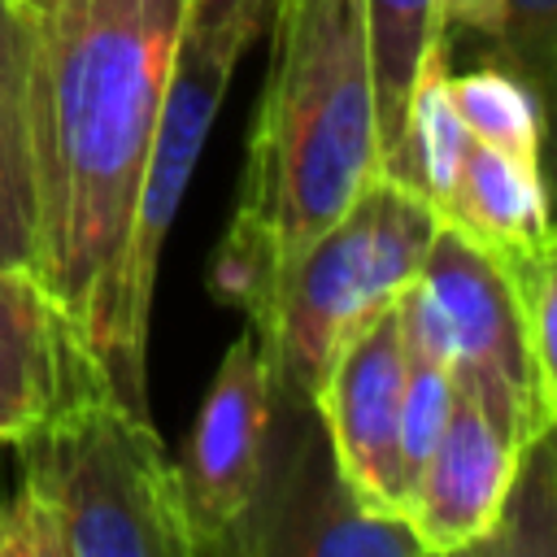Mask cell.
Returning <instances> with one entry per match:
<instances>
[{"label": "cell", "instance_id": "cell-1", "mask_svg": "<svg viewBox=\"0 0 557 557\" xmlns=\"http://www.w3.org/2000/svg\"><path fill=\"white\" fill-rule=\"evenodd\" d=\"M35 274L113 400L148 413V361L122 331L135 196L187 26V0H26Z\"/></svg>", "mask_w": 557, "mask_h": 557}, {"label": "cell", "instance_id": "cell-2", "mask_svg": "<svg viewBox=\"0 0 557 557\" xmlns=\"http://www.w3.org/2000/svg\"><path fill=\"white\" fill-rule=\"evenodd\" d=\"M239 205L213 261L218 296L252 318L287 257L379 174L366 0H274Z\"/></svg>", "mask_w": 557, "mask_h": 557}, {"label": "cell", "instance_id": "cell-3", "mask_svg": "<svg viewBox=\"0 0 557 557\" xmlns=\"http://www.w3.org/2000/svg\"><path fill=\"white\" fill-rule=\"evenodd\" d=\"M13 444L4 557H191L178 474L148 413L91 392Z\"/></svg>", "mask_w": 557, "mask_h": 557}, {"label": "cell", "instance_id": "cell-4", "mask_svg": "<svg viewBox=\"0 0 557 557\" xmlns=\"http://www.w3.org/2000/svg\"><path fill=\"white\" fill-rule=\"evenodd\" d=\"M435 222L426 196L379 170L326 231L283 261L265 305L248 318L274 400L313 405L339 344L413 278Z\"/></svg>", "mask_w": 557, "mask_h": 557}, {"label": "cell", "instance_id": "cell-5", "mask_svg": "<svg viewBox=\"0 0 557 557\" xmlns=\"http://www.w3.org/2000/svg\"><path fill=\"white\" fill-rule=\"evenodd\" d=\"M405 348L448 366L457 392L474 400L518 448L553 431L557 396L540 387L500 261L461 235L453 222H435V235L396 292Z\"/></svg>", "mask_w": 557, "mask_h": 557}, {"label": "cell", "instance_id": "cell-6", "mask_svg": "<svg viewBox=\"0 0 557 557\" xmlns=\"http://www.w3.org/2000/svg\"><path fill=\"white\" fill-rule=\"evenodd\" d=\"M274 0H244L218 22H187L170 87L157 113L152 148L144 161L139 196H135V218H131V244L122 261V331L135 357L148 361V318H152V287H157V265L165 235L178 218V205L187 196V183L196 174L200 148L209 139V126L222 109V96L235 78V65L244 48L257 39L265 13Z\"/></svg>", "mask_w": 557, "mask_h": 557}, {"label": "cell", "instance_id": "cell-7", "mask_svg": "<svg viewBox=\"0 0 557 557\" xmlns=\"http://www.w3.org/2000/svg\"><path fill=\"white\" fill-rule=\"evenodd\" d=\"M231 553H370L418 557V540L400 513L366 509L326 448L313 405L274 400L257 492Z\"/></svg>", "mask_w": 557, "mask_h": 557}, {"label": "cell", "instance_id": "cell-8", "mask_svg": "<svg viewBox=\"0 0 557 557\" xmlns=\"http://www.w3.org/2000/svg\"><path fill=\"white\" fill-rule=\"evenodd\" d=\"M270 426V366L257 335L231 339L209 392L200 400L196 426L187 435L178 474V500L191 535V557L231 553L248 500L257 492L261 453Z\"/></svg>", "mask_w": 557, "mask_h": 557}, {"label": "cell", "instance_id": "cell-9", "mask_svg": "<svg viewBox=\"0 0 557 557\" xmlns=\"http://www.w3.org/2000/svg\"><path fill=\"white\" fill-rule=\"evenodd\" d=\"M400 383L405 335L392 300L339 344L313 396L335 470L344 474L352 496L379 513H400Z\"/></svg>", "mask_w": 557, "mask_h": 557}, {"label": "cell", "instance_id": "cell-10", "mask_svg": "<svg viewBox=\"0 0 557 557\" xmlns=\"http://www.w3.org/2000/svg\"><path fill=\"white\" fill-rule=\"evenodd\" d=\"M513 461L518 444L457 392L453 413L400 505L418 548L426 557L474 553V544L496 522Z\"/></svg>", "mask_w": 557, "mask_h": 557}, {"label": "cell", "instance_id": "cell-11", "mask_svg": "<svg viewBox=\"0 0 557 557\" xmlns=\"http://www.w3.org/2000/svg\"><path fill=\"white\" fill-rule=\"evenodd\" d=\"M104 392L78 326L26 265H0V440H22L61 405Z\"/></svg>", "mask_w": 557, "mask_h": 557}, {"label": "cell", "instance_id": "cell-12", "mask_svg": "<svg viewBox=\"0 0 557 557\" xmlns=\"http://www.w3.org/2000/svg\"><path fill=\"white\" fill-rule=\"evenodd\" d=\"M440 218L470 235L479 248H487L496 261L553 248L540 165L518 161L479 139H470L461 174L448 200L440 205Z\"/></svg>", "mask_w": 557, "mask_h": 557}, {"label": "cell", "instance_id": "cell-13", "mask_svg": "<svg viewBox=\"0 0 557 557\" xmlns=\"http://www.w3.org/2000/svg\"><path fill=\"white\" fill-rule=\"evenodd\" d=\"M30 9L26 0H0V265L35 270L39 191L30 144Z\"/></svg>", "mask_w": 557, "mask_h": 557}, {"label": "cell", "instance_id": "cell-14", "mask_svg": "<svg viewBox=\"0 0 557 557\" xmlns=\"http://www.w3.org/2000/svg\"><path fill=\"white\" fill-rule=\"evenodd\" d=\"M466 148H470V131L461 126L453 96H448V44H435L413 74V87L405 100V122H400V144H396L392 161L383 165V174L409 183L440 213V205L448 200V191L461 174Z\"/></svg>", "mask_w": 557, "mask_h": 557}, {"label": "cell", "instance_id": "cell-15", "mask_svg": "<svg viewBox=\"0 0 557 557\" xmlns=\"http://www.w3.org/2000/svg\"><path fill=\"white\" fill-rule=\"evenodd\" d=\"M370 74H374V117H379V170L400 144L405 100L422 57L440 39V0H366Z\"/></svg>", "mask_w": 557, "mask_h": 557}, {"label": "cell", "instance_id": "cell-16", "mask_svg": "<svg viewBox=\"0 0 557 557\" xmlns=\"http://www.w3.org/2000/svg\"><path fill=\"white\" fill-rule=\"evenodd\" d=\"M448 96H453V109H457L461 126L470 131V139L540 165L544 100L535 96V87L527 78H518L509 65H500L492 57L466 74L448 70Z\"/></svg>", "mask_w": 557, "mask_h": 557}, {"label": "cell", "instance_id": "cell-17", "mask_svg": "<svg viewBox=\"0 0 557 557\" xmlns=\"http://www.w3.org/2000/svg\"><path fill=\"white\" fill-rule=\"evenodd\" d=\"M474 553H553V431L518 448L496 522Z\"/></svg>", "mask_w": 557, "mask_h": 557}, {"label": "cell", "instance_id": "cell-18", "mask_svg": "<svg viewBox=\"0 0 557 557\" xmlns=\"http://www.w3.org/2000/svg\"><path fill=\"white\" fill-rule=\"evenodd\" d=\"M457 400V383L448 366L405 348V383H400V422H396V453H400V505L413 487L426 453L435 448L448 413Z\"/></svg>", "mask_w": 557, "mask_h": 557}, {"label": "cell", "instance_id": "cell-19", "mask_svg": "<svg viewBox=\"0 0 557 557\" xmlns=\"http://www.w3.org/2000/svg\"><path fill=\"white\" fill-rule=\"evenodd\" d=\"M492 48L500 65H509L535 87L540 100H548V78L557 61V0H500V26Z\"/></svg>", "mask_w": 557, "mask_h": 557}, {"label": "cell", "instance_id": "cell-20", "mask_svg": "<svg viewBox=\"0 0 557 557\" xmlns=\"http://www.w3.org/2000/svg\"><path fill=\"white\" fill-rule=\"evenodd\" d=\"M500 26V0H440V39L448 44L453 35H474V39H496Z\"/></svg>", "mask_w": 557, "mask_h": 557}, {"label": "cell", "instance_id": "cell-21", "mask_svg": "<svg viewBox=\"0 0 557 557\" xmlns=\"http://www.w3.org/2000/svg\"><path fill=\"white\" fill-rule=\"evenodd\" d=\"M239 4L244 0H187V22H218Z\"/></svg>", "mask_w": 557, "mask_h": 557}, {"label": "cell", "instance_id": "cell-22", "mask_svg": "<svg viewBox=\"0 0 557 557\" xmlns=\"http://www.w3.org/2000/svg\"><path fill=\"white\" fill-rule=\"evenodd\" d=\"M4 540H9V513H4V500H0V557H4Z\"/></svg>", "mask_w": 557, "mask_h": 557}]
</instances>
